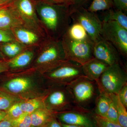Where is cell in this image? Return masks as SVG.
<instances>
[{
  "mask_svg": "<svg viewBox=\"0 0 127 127\" xmlns=\"http://www.w3.org/2000/svg\"><path fill=\"white\" fill-rule=\"evenodd\" d=\"M37 16L48 38L61 40L70 26L71 14L67 5L37 1Z\"/></svg>",
  "mask_w": 127,
  "mask_h": 127,
  "instance_id": "1",
  "label": "cell"
},
{
  "mask_svg": "<svg viewBox=\"0 0 127 127\" xmlns=\"http://www.w3.org/2000/svg\"><path fill=\"white\" fill-rule=\"evenodd\" d=\"M42 127H63L60 123L56 119L55 116L51 118Z\"/></svg>",
  "mask_w": 127,
  "mask_h": 127,
  "instance_id": "35",
  "label": "cell"
},
{
  "mask_svg": "<svg viewBox=\"0 0 127 127\" xmlns=\"http://www.w3.org/2000/svg\"><path fill=\"white\" fill-rule=\"evenodd\" d=\"M12 121L6 116L4 119L0 122V127H12Z\"/></svg>",
  "mask_w": 127,
  "mask_h": 127,
  "instance_id": "37",
  "label": "cell"
},
{
  "mask_svg": "<svg viewBox=\"0 0 127 127\" xmlns=\"http://www.w3.org/2000/svg\"><path fill=\"white\" fill-rule=\"evenodd\" d=\"M47 72V77L51 81L65 86L84 76L82 65L68 60Z\"/></svg>",
  "mask_w": 127,
  "mask_h": 127,
  "instance_id": "9",
  "label": "cell"
},
{
  "mask_svg": "<svg viewBox=\"0 0 127 127\" xmlns=\"http://www.w3.org/2000/svg\"><path fill=\"white\" fill-rule=\"evenodd\" d=\"M99 95L95 98L94 113L105 117L110 104V98L106 93L98 90Z\"/></svg>",
  "mask_w": 127,
  "mask_h": 127,
  "instance_id": "19",
  "label": "cell"
},
{
  "mask_svg": "<svg viewBox=\"0 0 127 127\" xmlns=\"http://www.w3.org/2000/svg\"><path fill=\"white\" fill-rule=\"evenodd\" d=\"M92 0H68L67 5L70 10V14L76 10L84 7Z\"/></svg>",
  "mask_w": 127,
  "mask_h": 127,
  "instance_id": "30",
  "label": "cell"
},
{
  "mask_svg": "<svg viewBox=\"0 0 127 127\" xmlns=\"http://www.w3.org/2000/svg\"><path fill=\"white\" fill-rule=\"evenodd\" d=\"M95 82L98 90L107 93L118 94L127 83V72L122 64L110 66Z\"/></svg>",
  "mask_w": 127,
  "mask_h": 127,
  "instance_id": "6",
  "label": "cell"
},
{
  "mask_svg": "<svg viewBox=\"0 0 127 127\" xmlns=\"http://www.w3.org/2000/svg\"></svg>",
  "mask_w": 127,
  "mask_h": 127,
  "instance_id": "44",
  "label": "cell"
},
{
  "mask_svg": "<svg viewBox=\"0 0 127 127\" xmlns=\"http://www.w3.org/2000/svg\"><path fill=\"white\" fill-rule=\"evenodd\" d=\"M38 46L28 47L20 54L7 62L9 68L18 69L30 65L34 58L35 50Z\"/></svg>",
  "mask_w": 127,
  "mask_h": 127,
  "instance_id": "16",
  "label": "cell"
},
{
  "mask_svg": "<svg viewBox=\"0 0 127 127\" xmlns=\"http://www.w3.org/2000/svg\"><path fill=\"white\" fill-rule=\"evenodd\" d=\"M21 26H23V22L11 6L0 8V30L11 31Z\"/></svg>",
  "mask_w": 127,
  "mask_h": 127,
  "instance_id": "14",
  "label": "cell"
},
{
  "mask_svg": "<svg viewBox=\"0 0 127 127\" xmlns=\"http://www.w3.org/2000/svg\"><path fill=\"white\" fill-rule=\"evenodd\" d=\"M27 47L16 40L2 43L0 48L5 56L11 59L19 55Z\"/></svg>",
  "mask_w": 127,
  "mask_h": 127,
  "instance_id": "20",
  "label": "cell"
},
{
  "mask_svg": "<svg viewBox=\"0 0 127 127\" xmlns=\"http://www.w3.org/2000/svg\"><path fill=\"white\" fill-rule=\"evenodd\" d=\"M106 93L112 101L117 112L119 124L123 127H127V108L121 102L118 94Z\"/></svg>",
  "mask_w": 127,
  "mask_h": 127,
  "instance_id": "21",
  "label": "cell"
},
{
  "mask_svg": "<svg viewBox=\"0 0 127 127\" xmlns=\"http://www.w3.org/2000/svg\"><path fill=\"white\" fill-rule=\"evenodd\" d=\"M110 66L93 57L82 65L84 76L96 82Z\"/></svg>",
  "mask_w": 127,
  "mask_h": 127,
  "instance_id": "15",
  "label": "cell"
},
{
  "mask_svg": "<svg viewBox=\"0 0 127 127\" xmlns=\"http://www.w3.org/2000/svg\"><path fill=\"white\" fill-rule=\"evenodd\" d=\"M47 108L56 113V111H80L89 112V110L84 109L77 107L74 104L70 94L65 86V89H54L48 96Z\"/></svg>",
  "mask_w": 127,
  "mask_h": 127,
  "instance_id": "10",
  "label": "cell"
},
{
  "mask_svg": "<svg viewBox=\"0 0 127 127\" xmlns=\"http://www.w3.org/2000/svg\"><path fill=\"white\" fill-rule=\"evenodd\" d=\"M119 97L121 102L127 108V83L120 89L118 94Z\"/></svg>",
  "mask_w": 127,
  "mask_h": 127,
  "instance_id": "33",
  "label": "cell"
},
{
  "mask_svg": "<svg viewBox=\"0 0 127 127\" xmlns=\"http://www.w3.org/2000/svg\"><path fill=\"white\" fill-rule=\"evenodd\" d=\"M32 85L31 80L29 78L19 77L8 81L4 85V87L11 93L19 94L29 90Z\"/></svg>",
  "mask_w": 127,
  "mask_h": 127,
  "instance_id": "17",
  "label": "cell"
},
{
  "mask_svg": "<svg viewBox=\"0 0 127 127\" xmlns=\"http://www.w3.org/2000/svg\"><path fill=\"white\" fill-rule=\"evenodd\" d=\"M92 116L95 125L97 127H123L118 123L113 122L96 114H93Z\"/></svg>",
  "mask_w": 127,
  "mask_h": 127,
  "instance_id": "27",
  "label": "cell"
},
{
  "mask_svg": "<svg viewBox=\"0 0 127 127\" xmlns=\"http://www.w3.org/2000/svg\"><path fill=\"white\" fill-rule=\"evenodd\" d=\"M12 127H31V114L23 113L18 118L12 120Z\"/></svg>",
  "mask_w": 127,
  "mask_h": 127,
  "instance_id": "28",
  "label": "cell"
},
{
  "mask_svg": "<svg viewBox=\"0 0 127 127\" xmlns=\"http://www.w3.org/2000/svg\"><path fill=\"white\" fill-rule=\"evenodd\" d=\"M103 21H112L118 23L127 30V16L121 11L112 9L107 10Z\"/></svg>",
  "mask_w": 127,
  "mask_h": 127,
  "instance_id": "23",
  "label": "cell"
},
{
  "mask_svg": "<svg viewBox=\"0 0 127 127\" xmlns=\"http://www.w3.org/2000/svg\"><path fill=\"white\" fill-rule=\"evenodd\" d=\"M39 1L52 4L67 5L68 0H40Z\"/></svg>",
  "mask_w": 127,
  "mask_h": 127,
  "instance_id": "36",
  "label": "cell"
},
{
  "mask_svg": "<svg viewBox=\"0 0 127 127\" xmlns=\"http://www.w3.org/2000/svg\"><path fill=\"white\" fill-rule=\"evenodd\" d=\"M9 69L7 62L0 61V73L8 71Z\"/></svg>",
  "mask_w": 127,
  "mask_h": 127,
  "instance_id": "38",
  "label": "cell"
},
{
  "mask_svg": "<svg viewBox=\"0 0 127 127\" xmlns=\"http://www.w3.org/2000/svg\"><path fill=\"white\" fill-rule=\"evenodd\" d=\"M6 112V116L12 120L18 118L24 113L21 109L19 102L14 103Z\"/></svg>",
  "mask_w": 127,
  "mask_h": 127,
  "instance_id": "29",
  "label": "cell"
},
{
  "mask_svg": "<svg viewBox=\"0 0 127 127\" xmlns=\"http://www.w3.org/2000/svg\"><path fill=\"white\" fill-rule=\"evenodd\" d=\"M120 55L116 48L101 37L94 44L93 48L94 57L109 66L116 64L122 65Z\"/></svg>",
  "mask_w": 127,
  "mask_h": 127,
  "instance_id": "11",
  "label": "cell"
},
{
  "mask_svg": "<svg viewBox=\"0 0 127 127\" xmlns=\"http://www.w3.org/2000/svg\"></svg>",
  "mask_w": 127,
  "mask_h": 127,
  "instance_id": "45",
  "label": "cell"
},
{
  "mask_svg": "<svg viewBox=\"0 0 127 127\" xmlns=\"http://www.w3.org/2000/svg\"><path fill=\"white\" fill-rule=\"evenodd\" d=\"M90 112L71 111L62 112L57 115L61 123L82 127H95L96 125Z\"/></svg>",
  "mask_w": 127,
  "mask_h": 127,
  "instance_id": "12",
  "label": "cell"
},
{
  "mask_svg": "<svg viewBox=\"0 0 127 127\" xmlns=\"http://www.w3.org/2000/svg\"><path fill=\"white\" fill-rule=\"evenodd\" d=\"M11 31L0 30V43H5L16 41Z\"/></svg>",
  "mask_w": 127,
  "mask_h": 127,
  "instance_id": "32",
  "label": "cell"
},
{
  "mask_svg": "<svg viewBox=\"0 0 127 127\" xmlns=\"http://www.w3.org/2000/svg\"><path fill=\"white\" fill-rule=\"evenodd\" d=\"M74 104L79 108L88 110L87 107L97 96L96 82L85 76L80 77L66 86Z\"/></svg>",
  "mask_w": 127,
  "mask_h": 127,
  "instance_id": "3",
  "label": "cell"
},
{
  "mask_svg": "<svg viewBox=\"0 0 127 127\" xmlns=\"http://www.w3.org/2000/svg\"><path fill=\"white\" fill-rule=\"evenodd\" d=\"M35 0L36 1H39L40 0Z\"/></svg>",
  "mask_w": 127,
  "mask_h": 127,
  "instance_id": "43",
  "label": "cell"
},
{
  "mask_svg": "<svg viewBox=\"0 0 127 127\" xmlns=\"http://www.w3.org/2000/svg\"><path fill=\"white\" fill-rule=\"evenodd\" d=\"M13 0H0V8L9 4Z\"/></svg>",
  "mask_w": 127,
  "mask_h": 127,
  "instance_id": "39",
  "label": "cell"
},
{
  "mask_svg": "<svg viewBox=\"0 0 127 127\" xmlns=\"http://www.w3.org/2000/svg\"><path fill=\"white\" fill-rule=\"evenodd\" d=\"M61 40L67 60L82 65L93 57V48L94 42L91 39L75 40L65 33Z\"/></svg>",
  "mask_w": 127,
  "mask_h": 127,
  "instance_id": "5",
  "label": "cell"
},
{
  "mask_svg": "<svg viewBox=\"0 0 127 127\" xmlns=\"http://www.w3.org/2000/svg\"><path fill=\"white\" fill-rule=\"evenodd\" d=\"M35 0H13L9 4L14 9L23 22V26L45 38H48L36 10Z\"/></svg>",
  "mask_w": 127,
  "mask_h": 127,
  "instance_id": "4",
  "label": "cell"
},
{
  "mask_svg": "<svg viewBox=\"0 0 127 127\" xmlns=\"http://www.w3.org/2000/svg\"><path fill=\"white\" fill-rule=\"evenodd\" d=\"M114 6L117 10L126 13L127 11V0H113Z\"/></svg>",
  "mask_w": 127,
  "mask_h": 127,
  "instance_id": "34",
  "label": "cell"
},
{
  "mask_svg": "<svg viewBox=\"0 0 127 127\" xmlns=\"http://www.w3.org/2000/svg\"><path fill=\"white\" fill-rule=\"evenodd\" d=\"M7 115L6 111H0V122L4 119Z\"/></svg>",
  "mask_w": 127,
  "mask_h": 127,
  "instance_id": "40",
  "label": "cell"
},
{
  "mask_svg": "<svg viewBox=\"0 0 127 127\" xmlns=\"http://www.w3.org/2000/svg\"><path fill=\"white\" fill-rule=\"evenodd\" d=\"M1 58H2V56H1V54L0 53V59Z\"/></svg>",
  "mask_w": 127,
  "mask_h": 127,
  "instance_id": "42",
  "label": "cell"
},
{
  "mask_svg": "<svg viewBox=\"0 0 127 127\" xmlns=\"http://www.w3.org/2000/svg\"><path fill=\"white\" fill-rule=\"evenodd\" d=\"M11 31L16 40L28 47L39 46L47 39L24 26L15 28Z\"/></svg>",
  "mask_w": 127,
  "mask_h": 127,
  "instance_id": "13",
  "label": "cell"
},
{
  "mask_svg": "<svg viewBox=\"0 0 127 127\" xmlns=\"http://www.w3.org/2000/svg\"><path fill=\"white\" fill-rule=\"evenodd\" d=\"M70 17L73 22L81 25L94 43L101 37L102 22L96 12L82 7L73 12Z\"/></svg>",
  "mask_w": 127,
  "mask_h": 127,
  "instance_id": "8",
  "label": "cell"
},
{
  "mask_svg": "<svg viewBox=\"0 0 127 127\" xmlns=\"http://www.w3.org/2000/svg\"><path fill=\"white\" fill-rule=\"evenodd\" d=\"M55 116L56 113L46 107L37 109L31 114V127H42Z\"/></svg>",
  "mask_w": 127,
  "mask_h": 127,
  "instance_id": "18",
  "label": "cell"
},
{
  "mask_svg": "<svg viewBox=\"0 0 127 127\" xmlns=\"http://www.w3.org/2000/svg\"><path fill=\"white\" fill-rule=\"evenodd\" d=\"M114 6L113 0H92L88 10L93 12L107 11Z\"/></svg>",
  "mask_w": 127,
  "mask_h": 127,
  "instance_id": "25",
  "label": "cell"
},
{
  "mask_svg": "<svg viewBox=\"0 0 127 127\" xmlns=\"http://www.w3.org/2000/svg\"><path fill=\"white\" fill-rule=\"evenodd\" d=\"M109 98H110V104H109V109L104 118L113 122L119 123L117 112L112 101L111 100L110 97H109Z\"/></svg>",
  "mask_w": 127,
  "mask_h": 127,
  "instance_id": "31",
  "label": "cell"
},
{
  "mask_svg": "<svg viewBox=\"0 0 127 127\" xmlns=\"http://www.w3.org/2000/svg\"><path fill=\"white\" fill-rule=\"evenodd\" d=\"M19 103L21 109L24 113L31 114L37 109L45 107L42 100L36 98L20 102Z\"/></svg>",
  "mask_w": 127,
  "mask_h": 127,
  "instance_id": "24",
  "label": "cell"
},
{
  "mask_svg": "<svg viewBox=\"0 0 127 127\" xmlns=\"http://www.w3.org/2000/svg\"><path fill=\"white\" fill-rule=\"evenodd\" d=\"M36 64L47 72L67 61L61 40L47 38L38 46Z\"/></svg>",
  "mask_w": 127,
  "mask_h": 127,
  "instance_id": "2",
  "label": "cell"
},
{
  "mask_svg": "<svg viewBox=\"0 0 127 127\" xmlns=\"http://www.w3.org/2000/svg\"><path fill=\"white\" fill-rule=\"evenodd\" d=\"M61 123V125H62L63 127H80V126H77V125L65 124L62 123Z\"/></svg>",
  "mask_w": 127,
  "mask_h": 127,
  "instance_id": "41",
  "label": "cell"
},
{
  "mask_svg": "<svg viewBox=\"0 0 127 127\" xmlns=\"http://www.w3.org/2000/svg\"><path fill=\"white\" fill-rule=\"evenodd\" d=\"M19 99L11 94L0 90V111H6Z\"/></svg>",
  "mask_w": 127,
  "mask_h": 127,
  "instance_id": "26",
  "label": "cell"
},
{
  "mask_svg": "<svg viewBox=\"0 0 127 127\" xmlns=\"http://www.w3.org/2000/svg\"><path fill=\"white\" fill-rule=\"evenodd\" d=\"M65 33L75 40H84L91 39L85 29L77 22H73L72 25H70Z\"/></svg>",
  "mask_w": 127,
  "mask_h": 127,
  "instance_id": "22",
  "label": "cell"
},
{
  "mask_svg": "<svg viewBox=\"0 0 127 127\" xmlns=\"http://www.w3.org/2000/svg\"><path fill=\"white\" fill-rule=\"evenodd\" d=\"M101 36L116 48L120 55L127 58V30L116 22L103 21Z\"/></svg>",
  "mask_w": 127,
  "mask_h": 127,
  "instance_id": "7",
  "label": "cell"
}]
</instances>
